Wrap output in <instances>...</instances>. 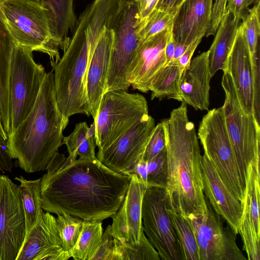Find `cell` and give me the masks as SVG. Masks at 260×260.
<instances>
[{
	"label": "cell",
	"mask_w": 260,
	"mask_h": 260,
	"mask_svg": "<svg viewBox=\"0 0 260 260\" xmlns=\"http://www.w3.org/2000/svg\"><path fill=\"white\" fill-rule=\"evenodd\" d=\"M41 178L42 208L83 220L111 217L122 204L131 177L107 168L96 157L75 160L57 151Z\"/></svg>",
	"instance_id": "cell-1"
},
{
	"label": "cell",
	"mask_w": 260,
	"mask_h": 260,
	"mask_svg": "<svg viewBox=\"0 0 260 260\" xmlns=\"http://www.w3.org/2000/svg\"><path fill=\"white\" fill-rule=\"evenodd\" d=\"M115 8L108 0H93L81 14L70 43L57 62L50 60L58 108L66 117L90 115L85 93L89 60Z\"/></svg>",
	"instance_id": "cell-2"
},
{
	"label": "cell",
	"mask_w": 260,
	"mask_h": 260,
	"mask_svg": "<svg viewBox=\"0 0 260 260\" xmlns=\"http://www.w3.org/2000/svg\"><path fill=\"white\" fill-rule=\"evenodd\" d=\"M172 111L163 120L166 133L168 207L182 215L201 213L206 207L201 170L202 155L186 104Z\"/></svg>",
	"instance_id": "cell-3"
},
{
	"label": "cell",
	"mask_w": 260,
	"mask_h": 260,
	"mask_svg": "<svg viewBox=\"0 0 260 260\" xmlns=\"http://www.w3.org/2000/svg\"><path fill=\"white\" fill-rule=\"evenodd\" d=\"M69 118L57 104L53 71L46 73L34 107L26 117L8 137L12 159L28 173L42 171L63 144V132Z\"/></svg>",
	"instance_id": "cell-4"
},
{
	"label": "cell",
	"mask_w": 260,
	"mask_h": 260,
	"mask_svg": "<svg viewBox=\"0 0 260 260\" xmlns=\"http://www.w3.org/2000/svg\"><path fill=\"white\" fill-rule=\"evenodd\" d=\"M2 18L15 44L48 55L57 62L66 48L58 37L48 10L26 0H0Z\"/></svg>",
	"instance_id": "cell-5"
},
{
	"label": "cell",
	"mask_w": 260,
	"mask_h": 260,
	"mask_svg": "<svg viewBox=\"0 0 260 260\" xmlns=\"http://www.w3.org/2000/svg\"><path fill=\"white\" fill-rule=\"evenodd\" d=\"M221 85L225 93L222 106L225 124L244 191L249 166L259 172V122L243 109L227 70L223 72Z\"/></svg>",
	"instance_id": "cell-6"
},
{
	"label": "cell",
	"mask_w": 260,
	"mask_h": 260,
	"mask_svg": "<svg viewBox=\"0 0 260 260\" xmlns=\"http://www.w3.org/2000/svg\"><path fill=\"white\" fill-rule=\"evenodd\" d=\"M148 115L147 102L143 95L121 90L105 92L93 121L98 151L107 148Z\"/></svg>",
	"instance_id": "cell-7"
},
{
	"label": "cell",
	"mask_w": 260,
	"mask_h": 260,
	"mask_svg": "<svg viewBox=\"0 0 260 260\" xmlns=\"http://www.w3.org/2000/svg\"><path fill=\"white\" fill-rule=\"evenodd\" d=\"M32 52L15 44L12 53L9 87V135L30 112L46 74L44 67L35 61Z\"/></svg>",
	"instance_id": "cell-8"
},
{
	"label": "cell",
	"mask_w": 260,
	"mask_h": 260,
	"mask_svg": "<svg viewBox=\"0 0 260 260\" xmlns=\"http://www.w3.org/2000/svg\"><path fill=\"white\" fill-rule=\"evenodd\" d=\"M198 135L204 154L241 205L244 197L222 107L208 111L200 122Z\"/></svg>",
	"instance_id": "cell-9"
},
{
	"label": "cell",
	"mask_w": 260,
	"mask_h": 260,
	"mask_svg": "<svg viewBox=\"0 0 260 260\" xmlns=\"http://www.w3.org/2000/svg\"><path fill=\"white\" fill-rule=\"evenodd\" d=\"M138 22V10L133 1L121 0L109 26L113 30L114 40L105 92L127 91L131 86L127 72L140 42Z\"/></svg>",
	"instance_id": "cell-10"
},
{
	"label": "cell",
	"mask_w": 260,
	"mask_h": 260,
	"mask_svg": "<svg viewBox=\"0 0 260 260\" xmlns=\"http://www.w3.org/2000/svg\"><path fill=\"white\" fill-rule=\"evenodd\" d=\"M165 187L148 185L142 206L143 229L160 260H185L181 244L167 211Z\"/></svg>",
	"instance_id": "cell-11"
},
{
	"label": "cell",
	"mask_w": 260,
	"mask_h": 260,
	"mask_svg": "<svg viewBox=\"0 0 260 260\" xmlns=\"http://www.w3.org/2000/svg\"><path fill=\"white\" fill-rule=\"evenodd\" d=\"M206 202L202 213L183 215L196 237L199 260L247 259L237 245L236 234L230 226L224 225L206 198Z\"/></svg>",
	"instance_id": "cell-12"
},
{
	"label": "cell",
	"mask_w": 260,
	"mask_h": 260,
	"mask_svg": "<svg viewBox=\"0 0 260 260\" xmlns=\"http://www.w3.org/2000/svg\"><path fill=\"white\" fill-rule=\"evenodd\" d=\"M25 236L20 186L0 175V260H16Z\"/></svg>",
	"instance_id": "cell-13"
},
{
	"label": "cell",
	"mask_w": 260,
	"mask_h": 260,
	"mask_svg": "<svg viewBox=\"0 0 260 260\" xmlns=\"http://www.w3.org/2000/svg\"><path fill=\"white\" fill-rule=\"evenodd\" d=\"M155 125L154 119L148 115L133 125L107 148L98 151L96 158L114 172L125 174L143 157Z\"/></svg>",
	"instance_id": "cell-14"
},
{
	"label": "cell",
	"mask_w": 260,
	"mask_h": 260,
	"mask_svg": "<svg viewBox=\"0 0 260 260\" xmlns=\"http://www.w3.org/2000/svg\"><path fill=\"white\" fill-rule=\"evenodd\" d=\"M172 36V25L140 41L127 72V80L134 89L150 91L155 75L167 64L166 46Z\"/></svg>",
	"instance_id": "cell-15"
},
{
	"label": "cell",
	"mask_w": 260,
	"mask_h": 260,
	"mask_svg": "<svg viewBox=\"0 0 260 260\" xmlns=\"http://www.w3.org/2000/svg\"><path fill=\"white\" fill-rule=\"evenodd\" d=\"M226 70L243 109L246 113L253 114L259 122L260 96L255 90L250 54L241 24L228 57Z\"/></svg>",
	"instance_id": "cell-16"
},
{
	"label": "cell",
	"mask_w": 260,
	"mask_h": 260,
	"mask_svg": "<svg viewBox=\"0 0 260 260\" xmlns=\"http://www.w3.org/2000/svg\"><path fill=\"white\" fill-rule=\"evenodd\" d=\"M124 200L111 217V233L121 243L138 244L144 231L142 206L147 186L135 174H132Z\"/></svg>",
	"instance_id": "cell-17"
},
{
	"label": "cell",
	"mask_w": 260,
	"mask_h": 260,
	"mask_svg": "<svg viewBox=\"0 0 260 260\" xmlns=\"http://www.w3.org/2000/svg\"><path fill=\"white\" fill-rule=\"evenodd\" d=\"M68 252L61 245L56 217L46 212L25 238L16 260H67Z\"/></svg>",
	"instance_id": "cell-18"
},
{
	"label": "cell",
	"mask_w": 260,
	"mask_h": 260,
	"mask_svg": "<svg viewBox=\"0 0 260 260\" xmlns=\"http://www.w3.org/2000/svg\"><path fill=\"white\" fill-rule=\"evenodd\" d=\"M259 181V172L250 165L246 181L239 228V234L248 260L260 259Z\"/></svg>",
	"instance_id": "cell-19"
},
{
	"label": "cell",
	"mask_w": 260,
	"mask_h": 260,
	"mask_svg": "<svg viewBox=\"0 0 260 260\" xmlns=\"http://www.w3.org/2000/svg\"><path fill=\"white\" fill-rule=\"evenodd\" d=\"M201 170L203 192L214 211L236 234L242 214V205L224 184L211 161L204 154Z\"/></svg>",
	"instance_id": "cell-20"
},
{
	"label": "cell",
	"mask_w": 260,
	"mask_h": 260,
	"mask_svg": "<svg viewBox=\"0 0 260 260\" xmlns=\"http://www.w3.org/2000/svg\"><path fill=\"white\" fill-rule=\"evenodd\" d=\"M109 26L104 29L96 43L86 73L85 93L90 114L93 119L96 117L102 98L105 92L114 40V32Z\"/></svg>",
	"instance_id": "cell-21"
},
{
	"label": "cell",
	"mask_w": 260,
	"mask_h": 260,
	"mask_svg": "<svg viewBox=\"0 0 260 260\" xmlns=\"http://www.w3.org/2000/svg\"><path fill=\"white\" fill-rule=\"evenodd\" d=\"M213 0H184L175 13L172 37L175 45L188 47L205 36L209 26Z\"/></svg>",
	"instance_id": "cell-22"
},
{
	"label": "cell",
	"mask_w": 260,
	"mask_h": 260,
	"mask_svg": "<svg viewBox=\"0 0 260 260\" xmlns=\"http://www.w3.org/2000/svg\"><path fill=\"white\" fill-rule=\"evenodd\" d=\"M209 51L191 60L182 74L180 89L182 102L196 110H208L209 106L210 73Z\"/></svg>",
	"instance_id": "cell-23"
},
{
	"label": "cell",
	"mask_w": 260,
	"mask_h": 260,
	"mask_svg": "<svg viewBox=\"0 0 260 260\" xmlns=\"http://www.w3.org/2000/svg\"><path fill=\"white\" fill-rule=\"evenodd\" d=\"M240 21L231 12L226 10L208 50L210 73L212 77L219 70L223 72L226 70L228 57Z\"/></svg>",
	"instance_id": "cell-24"
},
{
	"label": "cell",
	"mask_w": 260,
	"mask_h": 260,
	"mask_svg": "<svg viewBox=\"0 0 260 260\" xmlns=\"http://www.w3.org/2000/svg\"><path fill=\"white\" fill-rule=\"evenodd\" d=\"M14 45L0 11V117L3 120L10 116L9 73Z\"/></svg>",
	"instance_id": "cell-25"
},
{
	"label": "cell",
	"mask_w": 260,
	"mask_h": 260,
	"mask_svg": "<svg viewBox=\"0 0 260 260\" xmlns=\"http://www.w3.org/2000/svg\"><path fill=\"white\" fill-rule=\"evenodd\" d=\"M183 71L176 60L162 68L151 81V100L166 98L182 102L180 82Z\"/></svg>",
	"instance_id": "cell-26"
},
{
	"label": "cell",
	"mask_w": 260,
	"mask_h": 260,
	"mask_svg": "<svg viewBox=\"0 0 260 260\" xmlns=\"http://www.w3.org/2000/svg\"><path fill=\"white\" fill-rule=\"evenodd\" d=\"M15 179L20 182L21 202L25 219V238L44 213L42 208L41 178L26 180L20 176L16 177Z\"/></svg>",
	"instance_id": "cell-27"
},
{
	"label": "cell",
	"mask_w": 260,
	"mask_h": 260,
	"mask_svg": "<svg viewBox=\"0 0 260 260\" xmlns=\"http://www.w3.org/2000/svg\"><path fill=\"white\" fill-rule=\"evenodd\" d=\"M62 144L67 146L68 157L72 160L78 156L81 159L96 157L94 123L90 127L86 122L77 123L72 133L63 137Z\"/></svg>",
	"instance_id": "cell-28"
},
{
	"label": "cell",
	"mask_w": 260,
	"mask_h": 260,
	"mask_svg": "<svg viewBox=\"0 0 260 260\" xmlns=\"http://www.w3.org/2000/svg\"><path fill=\"white\" fill-rule=\"evenodd\" d=\"M43 1L50 14L56 34L67 49L71 40L69 34L70 31L73 32L77 22L74 0Z\"/></svg>",
	"instance_id": "cell-29"
},
{
	"label": "cell",
	"mask_w": 260,
	"mask_h": 260,
	"mask_svg": "<svg viewBox=\"0 0 260 260\" xmlns=\"http://www.w3.org/2000/svg\"><path fill=\"white\" fill-rule=\"evenodd\" d=\"M103 229L99 220H83L79 237L69 252L76 260H90L101 240Z\"/></svg>",
	"instance_id": "cell-30"
},
{
	"label": "cell",
	"mask_w": 260,
	"mask_h": 260,
	"mask_svg": "<svg viewBox=\"0 0 260 260\" xmlns=\"http://www.w3.org/2000/svg\"><path fill=\"white\" fill-rule=\"evenodd\" d=\"M167 211L182 247L185 260H199L196 237L188 220L183 215L168 207Z\"/></svg>",
	"instance_id": "cell-31"
},
{
	"label": "cell",
	"mask_w": 260,
	"mask_h": 260,
	"mask_svg": "<svg viewBox=\"0 0 260 260\" xmlns=\"http://www.w3.org/2000/svg\"><path fill=\"white\" fill-rule=\"evenodd\" d=\"M260 2L253 4L242 21L243 34L246 42L251 63L259 61Z\"/></svg>",
	"instance_id": "cell-32"
},
{
	"label": "cell",
	"mask_w": 260,
	"mask_h": 260,
	"mask_svg": "<svg viewBox=\"0 0 260 260\" xmlns=\"http://www.w3.org/2000/svg\"><path fill=\"white\" fill-rule=\"evenodd\" d=\"M83 220L67 213L58 214L56 222L62 249L66 252L75 245L80 234Z\"/></svg>",
	"instance_id": "cell-33"
},
{
	"label": "cell",
	"mask_w": 260,
	"mask_h": 260,
	"mask_svg": "<svg viewBox=\"0 0 260 260\" xmlns=\"http://www.w3.org/2000/svg\"><path fill=\"white\" fill-rule=\"evenodd\" d=\"M174 15L159 9H154L137 26V32L141 40L155 35L172 25Z\"/></svg>",
	"instance_id": "cell-34"
},
{
	"label": "cell",
	"mask_w": 260,
	"mask_h": 260,
	"mask_svg": "<svg viewBox=\"0 0 260 260\" xmlns=\"http://www.w3.org/2000/svg\"><path fill=\"white\" fill-rule=\"evenodd\" d=\"M118 243L121 260H160L158 253L144 231L138 244Z\"/></svg>",
	"instance_id": "cell-35"
},
{
	"label": "cell",
	"mask_w": 260,
	"mask_h": 260,
	"mask_svg": "<svg viewBox=\"0 0 260 260\" xmlns=\"http://www.w3.org/2000/svg\"><path fill=\"white\" fill-rule=\"evenodd\" d=\"M146 162L148 186L155 185L166 187L168 178L166 148L155 156L146 161Z\"/></svg>",
	"instance_id": "cell-36"
},
{
	"label": "cell",
	"mask_w": 260,
	"mask_h": 260,
	"mask_svg": "<svg viewBox=\"0 0 260 260\" xmlns=\"http://www.w3.org/2000/svg\"><path fill=\"white\" fill-rule=\"evenodd\" d=\"M90 260H121L118 241L111 233V224L106 228Z\"/></svg>",
	"instance_id": "cell-37"
},
{
	"label": "cell",
	"mask_w": 260,
	"mask_h": 260,
	"mask_svg": "<svg viewBox=\"0 0 260 260\" xmlns=\"http://www.w3.org/2000/svg\"><path fill=\"white\" fill-rule=\"evenodd\" d=\"M166 147V133L164 122L155 125L145 148L143 158L147 161L158 154Z\"/></svg>",
	"instance_id": "cell-38"
},
{
	"label": "cell",
	"mask_w": 260,
	"mask_h": 260,
	"mask_svg": "<svg viewBox=\"0 0 260 260\" xmlns=\"http://www.w3.org/2000/svg\"><path fill=\"white\" fill-rule=\"evenodd\" d=\"M226 5L227 0H215L212 6L210 25L205 35V37H208L216 34L225 13Z\"/></svg>",
	"instance_id": "cell-39"
},
{
	"label": "cell",
	"mask_w": 260,
	"mask_h": 260,
	"mask_svg": "<svg viewBox=\"0 0 260 260\" xmlns=\"http://www.w3.org/2000/svg\"><path fill=\"white\" fill-rule=\"evenodd\" d=\"M259 0H227L226 10L231 12L240 21H243L248 13L249 7Z\"/></svg>",
	"instance_id": "cell-40"
},
{
	"label": "cell",
	"mask_w": 260,
	"mask_h": 260,
	"mask_svg": "<svg viewBox=\"0 0 260 260\" xmlns=\"http://www.w3.org/2000/svg\"><path fill=\"white\" fill-rule=\"evenodd\" d=\"M13 167L12 158L8 150L7 140L0 135V173L11 172Z\"/></svg>",
	"instance_id": "cell-41"
},
{
	"label": "cell",
	"mask_w": 260,
	"mask_h": 260,
	"mask_svg": "<svg viewBox=\"0 0 260 260\" xmlns=\"http://www.w3.org/2000/svg\"><path fill=\"white\" fill-rule=\"evenodd\" d=\"M137 7L138 13V25L144 21L155 9L159 0H132Z\"/></svg>",
	"instance_id": "cell-42"
},
{
	"label": "cell",
	"mask_w": 260,
	"mask_h": 260,
	"mask_svg": "<svg viewBox=\"0 0 260 260\" xmlns=\"http://www.w3.org/2000/svg\"><path fill=\"white\" fill-rule=\"evenodd\" d=\"M202 38H199L190 44L184 52L178 58L176 59L179 66L183 71L189 65L194 52L200 43Z\"/></svg>",
	"instance_id": "cell-43"
},
{
	"label": "cell",
	"mask_w": 260,
	"mask_h": 260,
	"mask_svg": "<svg viewBox=\"0 0 260 260\" xmlns=\"http://www.w3.org/2000/svg\"><path fill=\"white\" fill-rule=\"evenodd\" d=\"M124 174L129 176L132 174L136 175L147 187L148 172L147 162L146 161L144 160L143 157L129 171Z\"/></svg>",
	"instance_id": "cell-44"
},
{
	"label": "cell",
	"mask_w": 260,
	"mask_h": 260,
	"mask_svg": "<svg viewBox=\"0 0 260 260\" xmlns=\"http://www.w3.org/2000/svg\"><path fill=\"white\" fill-rule=\"evenodd\" d=\"M184 0H159L155 9L174 15L178 7Z\"/></svg>",
	"instance_id": "cell-45"
},
{
	"label": "cell",
	"mask_w": 260,
	"mask_h": 260,
	"mask_svg": "<svg viewBox=\"0 0 260 260\" xmlns=\"http://www.w3.org/2000/svg\"><path fill=\"white\" fill-rule=\"evenodd\" d=\"M175 42L173 37L170 39L165 48V55L167 64L174 60Z\"/></svg>",
	"instance_id": "cell-46"
},
{
	"label": "cell",
	"mask_w": 260,
	"mask_h": 260,
	"mask_svg": "<svg viewBox=\"0 0 260 260\" xmlns=\"http://www.w3.org/2000/svg\"><path fill=\"white\" fill-rule=\"evenodd\" d=\"M0 135L6 140H7L8 139V137L6 134L5 132L3 126L2 125L1 118H0Z\"/></svg>",
	"instance_id": "cell-47"
},
{
	"label": "cell",
	"mask_w": 260,
	"mask_h": 260,
	"mask_svg": "<svg viewBox=\"0 0 260 260\" xmlns=\"http://www.w3.org/2000/svg\"><path fill=\"white\" fill-rule=\"evenodd\" d=\"M39 5L44 6L43 0H26Z\"/></svg>",
	"instance_id": "cell-48"
}]
</instances>
